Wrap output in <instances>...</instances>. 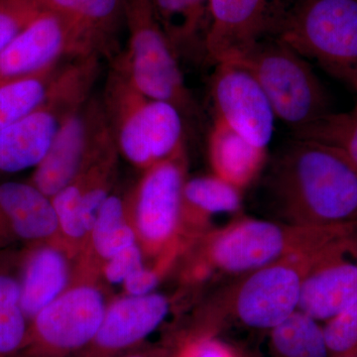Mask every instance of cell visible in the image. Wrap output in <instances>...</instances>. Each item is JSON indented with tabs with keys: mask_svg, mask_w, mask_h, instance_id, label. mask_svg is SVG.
<instances>
[{
	"mask_svg": "<svg viewBox=\"0 0 357 357\" xmlns=\"http://www.w3.org/2000/svg\"><path fill=\"white\" fill-rule=\"evenodd\" d=\"M356 225L305 227L239 217L190 244L181 280L197 285L217 276L236 277L289 256L349 248Z\"/></svg>",
	"mask_w": 357,
	"mask_h": 357,
	"instance_id": "1",
	"label": "cell"
},
{
	"mask_svg": "<svg viewBox=\"0 0 357 357\" xmlns=\"http://www.w3.org/2000/svg\"><path fill=\"white\" fill-rule=\"evenodd\" d=\"M270 189L282 222L357 225V166L337 148L294 138L275 162Z\"/></svg>",
	"mask_w": 357,
	"mask_h": 357,
	"instance_id": "2",
	"label": "cell"
},
{
	"mask_svg": "<svg viewBox=\"0 0 357 357\" xmlns=\"http://www.w3.org/2000/svg\"><path fill=\"white\" fill-rule=\"evenodd\" d=\"M273 6L267 33L357 93V0Z\"/></svg>",
	"mask_w": 357,
	"mask_h": 357,
	"instance_id": "3",
	"label": "cell"
},
{
	"mask_svg": "<svg viewBox=\"0 0 357 357\" xmlns=\"http://www.w3.org/2000/svg\"><path fill=\"white\" fill-rule=\"evenodd\" d=\"M107 105L117 149L132 165L145 171L185 151L182 112L142 95L119 62L107 84Z\"/></svg>",
	"mask_w": 357,
	"mask_h": 357,
	"instance_id": "4",
	"label": "cell"
},
{
	"mask_svg": "<svg viewBox=\"0 0 357 357\" xmlns=\"http://www.w3.org/2000/svg\"><path fill=\"white\" fill-rule=\"evenodd\" d=\"M347 253L349 248H337L289 256L236 277L210 302L229 309L245 326L272 330L297 311L303 282L312 268Z\"/></svg>",
	"mask_w": 357,
	"mask_h": 357,
	"instance_id": "5",
	"label": "cell"
},
{
	"mask_svg": "<svg viewBox=\"0 0 357 357\" xmlns=\"http://www.w3.org/2000/svg\"><path fill=\"white\" fill-rule=\"evenodd\" d=\"M237 64L255 76L276 119L293 133L332 112L328 93L307 59L281 40H260Z\"/></svg>",
	"mask_w": 357,
	"mask_h": 357,
	"instance_id": "6",
	"label": "cell"
},
{
	"mask_svg": "<svg viewBox=\"0 0 357 357\" xmlns=\"http://www.w3.org/2000/svg\"><path fill=\"white\" fill-rule=\"evenodd\" d=\"M110 296L100 279L75 276L64 292L30 321L20 357H72L91 342Z\"/></svg>",
	"mask_w": 357,
	"mask_h": 357,
	"instance_id": "7",
	"label": "cell"
},
{
	"mask_svg": "<svg viewBox=\"0 0 357 357\" xmlns=\"http://www.w3.org/2000/svg\"><path fill=\"white\" fill-rule=\"evenodd\" d=\"M185 180L184 151L145 170L135 189L128 192L131 222L146 260L178 259L185 251L181 218Z\"/></svg>",
	"mask_w": 357,
	"mask_h": 357,
	"instance_id": "8",
	"label": "cell"
},
{
	"mask_svg": "<svg viewBox=\"0 0 357 357\" xmlns=\"http://www.w3.org/2000/svg\"><path fill=\"white\" fill-rule=\"evenodd\" d=\"M129 32L128 54L121 64L131 84L152 100L177 107L183 114L194 112L178 57L162 29L151 0H126Z\"/></svg>",
	"mask_w": 357,
	"mask_h": 357,
	"instance_id": "9",
	"label": "cell"
},
{
	"mask_svg": "<svg viewBox=\"0 0 357 357\" xmlns=\"http://www.w3.org/2000/svg\"><path fill=\"white\" fill-rule=\"evenodd\" d=\"M112 134L107 114L98 103L77 109L61 124L48 153L35 169L32 184L49 198L55 196Z\"/></svg>",
	"mask_w": 357,
	"mask_h": 357,
	"instance_id": "10",
	"label": "cell"
},
{
	"mask_svg": "<svg viewBox=\"0 0 357 357\" xmlns=\"http://www.w3.org/2000/svg\"><path fill=\"white\" fill-rule=\"evenodd\" d=\"M211 95L217 119L255 146L267 150L276 116L249 70L237 63L218 64L211 79Z\"/></svg>",
	"mask_w": 357,
	"mask_h": 357,
	"instance_id": "11",
	"label": "cell"
},
{
	"mask_svg": "<svg viewBox=\"0 0 357 357\" xmlns=\"http://www.w3.org/2000/svg\"><path fill=\"white\" fill-rule=\"evenodd\" d=\"M164 294L112 297L95 337L72 357H117L142 344L172 307Z\"/></svg>",
	"mask_w": 357,
	"mask_h": 357,
	"instance_id": "12",
	"label": "cell"
},
{
	"mask_svg": "<svg viewBox=\"0 0 357 357\" xmlns=\"http://www.w3.org/2000/svg\"><path fill=\"white\" fill-rule=\"evenodd\" d=\"M211 23L204 53L215 63H239L264 38L270 0H210Z\"/></svg>",
	"mask_w": 357,
	"mask_h": 357,
	"instance_id": "13",
	"label": "cell"
},
{
	"mask_svg": "<svg viewBox=\"0 0 357 357\" xmlns=\"http://www.w3.org/2000/svg\"><path fill=\"white\" fill-rule=\"evenodd\" d=\"M77 110L50 89L39 109L0 131V175L36 168L48 153L62 122Z\"/></svg>",
	"mask_w": 357,
	"mask_h": 357,
	"instance_id": "14",
	"label": "cell"
},
{
	"mask_svg": "<svg viewBox=\"0 0 357 357\" xmlns=\"http://www.w3.org/2000/svg\"><path fill=\"white\" fill-rule=\"evenodd\" d=\"M72 55L69 32L59 16L42 11L0 52V84L33 76Z\"/></svg>",
	"mask_w": 357,
	"mask_h": 357,
	"instance_id": "15",
	"label": "cell"
},
{
	"mask_svg": "<svg viewBox=\"0 0 357 357\" xmlns=\"http://www.w3.org/2000/svg\"><path fill=\"white\" fill-rule=\"evenodd\" d=\"M59 241L52 199L32 183L0 184V249Z\"/></svg>",
	"mask_w": 357,
	"mask_h": 357,
	"instance_id": "16",
	"label": "cell"
},
{
	"mask_svg": "<svg viewBox=\"0 0 357 357\" xmlns=\"http://www.w3.org/2000/svg\"><path fill=\"white\" fill-rule=\"evenodd\" d=\"M41 11L56 14L69 32L76 57L109 50L126 0H35Z\"/></svg>",
	"mask_w": 357,
	"mask_h": 357,
	"instance_id": "17",
	"label": "cell"
},
{
	"mask_svg": "<svg viewBox=\"0 0 357 357\" xmlns=\"http://www.w3.org/2000/svg\"><path fill=\"white\" fill-rule=\"evenodd\" d=\"M74 264L59 241L31 244L20 250L21 299L29 321L69 287Z\"/></svg>",
	"mask_w": 357,
	"mask_h": 357,
	"instance_id": "18",
	"label": "cell"
},
{
	"mask_svg": "<svg viewBox=\"0 0 357 357\" xmlns=\"http://www.w3.org/2000/svg\"><path fill=\"white\" fill-rule=\"evenodd\" d=\"M138 241L129 213L128 194L114 192L100 208L83 250L75 260L73 274L100 279L102 265Z\"/></svg>",
	"mask_w": 357,
	"mask_h": 357,
	"instance_id": "19",
	"label": "cell"
},
{
	"mask_svg": "<svg viewBox=\"0 0 357 357\" xmlns=\"http://www.w3.org/2000/svg\"><path fill=\"white\" fill-rule=\"evenodd\" d=\"M357 303V262L335 258L305 277L298 310L316 321H328Z\"/></svg>",
	"mask_w": 357,
	"mask_h": 357,
	"instance_id": "20",
	"label": "cell"
},
{
	"mask_svg": "<svg viewBox=\"0 0 357 357\" xmlns=\"http://www.w3.org/2000/svg\"><path fill=\"white\" fill-rule=\"evenodd\" d=\"M243 191L217 176L187 178L183 188L181 239L185 248L211 229V218L236 213L243 206Z\"/></svg>",
	"mask_w": 357,
	"mask_h": 357,
	"instance_id": "21",
	"label": "cell"
},
{
	"mask_svg": "<svg viewBox=\"0 0 357 357\" xmlns=\"http://www.w3.org/2000/svg\"><path fill=\"white\" fill-rule=\"evenodd\" d=\"M267 150L255 146L215 117L208 136L213 175L243 191L261 173Z\"/></svg>",
	"mask_w": 357,
	"mask_h": 357,
	"instance_id": "22",
	"label": "cell"
},
{
	"mask_svg": "<svg viewBox=\"0 0 357 357\" xmlns=\"http://www.w3.org/2000/svg\"><path fill=\"white\" fill-rule=\"evenodd\" d=\"M162 29L177 57L204 53L211 23L210 0H151Z\"/></svg>",
	"mask_w": 357,
	"mask_h": 357,
	"instance_id": "23",
	"label": "cell"
},
{
	"mask_svg": "<svg viewBox=\"0 0 357 357\" xmlns=\"http://www.w3.org/2000/svg\"><path fill=\"white\" fill-rule=\"evenodd\" d=\"M20 250L0 251V357H20L30 321L21 299Z\"/></svg>",
	"mask_w": 357,
	"mask_h": 357,
	"instance_id": "24",
	"label": "cell"
},
{
	"mask_svg": "<svg viewBox=\"0 0 357 357\" xmlns=\"http://www.w3.org/2000/svg\"><path fill=\"white\" fill-rule=\"evenodd\" d=\"M57 66L33 75L0 84V131L32 114L48 98Z\"/></svg>",
	"mask_w": 357,
	"mask_h": 357,
	"instance_id": "25",
	"label": "cell"
},
{
	"mask_svg": "<svg viewBox=\"0 0 357 357\" xmlns=\"http://www.w3.org/2000/svg\"><path fill=\"white\" fill-rule=\"evenodd\" d=\"M272 342L284 357L328 356L323 328L299 310L272 328Z\"/></svg>",
	"mask_w": 357,
	"mask_h": 357,
	"instance_id": "26",
	"label": "cell"
},
{
	"mask_svg": "<svg viewBox=\"0 0 357 357\" xmlns=\"http://www.w3.org/2000/svg\"><path fill=\"white\" fill-rule=\"evenodd\" d=\"M293 134L296 139L316 141L337 148L357 166V102L349 112H332Z\"/></svg>",
	"mask_w": 357,
	"mask_h": 357,
	"instance_id": "27",
	"label": "cell"
},
{
	"mask_svg": "<svg viewBox=\"0 0 357 357\" xmlns=\"http://www.w3.org/2000/svg\"><path fill=\"white\" fill-rule=\"evenodd\" d=\"M328 352L344 356L357 349V303L328 319L323 328Z\"/></svg>",
	"mask_w": 357,
	"mask_h": 357,
	"instance_id": "28",
	"label": "cell"
},
{
	"mask_svg": "<svg viewBox=\"0 0 357 357\" xmlns=\"http://www.w3.org/2000/svg\"><path fill=\"white\" fill-rule=\"evenodd\" d=\"M41 9L35 0H10L0 3V52L25 27H27Z\"/></svg>",
	"mask_w": 357,
	"mask_h": 357,
	"instance_id": "29",
	"label": "cell"
},
{
	"mask_svg": "<svg viewBox=\"0 0 357 357\" xmlns=\"http://www.w3.org/2000/svg\"><path fill=\"white\" fill-rule=\"evenodd\" d=\"M146 264L139 244L135 243L112 256L100 268V279L105 285L122 284L135 270Z\"/></svg>",
	"mask_w": 357,
	"mask_h": 357,
	"instance_id": "30",
	"label": "cell"
},
{
	"mask_svg": "<svg viewBox=\"0 0 357 357\" xmlns=\"http://www.w3.org/2000/svg\"><path fill=\"white\" fill-rule=\"evenodd\" d=\"M172 268L170 263L165 261H156L151 265L145 264L122 282L123 295L144 296L155 292L160 282Z\"/></svg>",
	"mask_w": 357,
	"mask_h": 357,
	"instance_id": "31",
	"label": "cell"
},
{
	"mask_svg": "<svg viewBox=\"0 0 357 357\" xmlns=\"http://www.w3.org/2000/svg\"><path fill=\"white\" fill-rule=\"evenodd\" d=\"M180 357H232L220 342L211 340H199L188 345Z\"/></svg>",
	"mask_w": 357,
	"mask_h": 357,
	"instance_id": "32",
	"label": "cell"
},
{
	"mask_svg": "<svg viewBox=\"0 0 357 357\" xmlns=\"http://www.w3.org/2000/svg\"><path fill=\"white\" fill-rule=\"evenodd\" d=\"M117 357H167L165 351L159 347L140 344Z\"/></svg>",
	"mask_w": 357,
	"mask_h": 357,
	"instance_id": "33",
	"label": "cell"
},
{
	"mask_svg": "<svg viewBox=\"0 0 357 357\" xmlns=\"http://www.w3.org/2000/svg\"><path fill=\"white\" fill-rule=\"evenodd\" d=\"M349 253L356 258L357 262V227L356 230H354V237H352L351 250H349Z\"/></svg>",
	"mask_w": 357,
	"mask_h": 357,
	"instance_id": "34",
	"label": "cell"
},
{
	"mask_svg": "<svg viewBox=\"0 0 357 357\" xmlns=\"http://www.w3.org/2000/svg\"><path fill=\"white\" fill-rule=\"evenodd\" d=\"M6 1H10V0H0V3H1V2H6Z\"/></svg>",
	"mask_w": 357,
	"mask_h": 357,
	"instance_id": "35",
	"label": "cell"
},
{
	"mask_svg": "<svg viewBox=\"0 0 357 357\" xmlns=\"http://www.w3.org/2000/svg\"><path fill=\"white\" fill-rule=\"evenodd\" d=\"M278 1V0H273V3H275V2H277Z\"/></svg>",
	"mask_w": 357,
	"mask_h": 357,
	"instance_id": "36",
	"label": "cell"
}]
</instances>
